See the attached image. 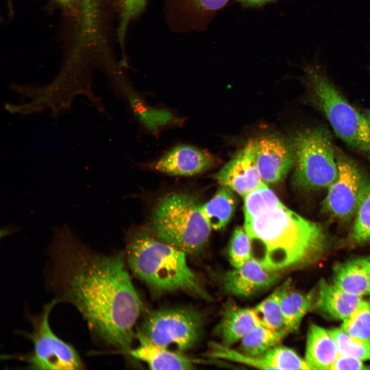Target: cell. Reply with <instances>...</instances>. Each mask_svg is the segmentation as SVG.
<instances>
[{"label":"cell","mask_w":370,"mask_h":370,"mask_svg":"<svg viewBox=\"0 0 370 370\" xmlns=\"http://www.w3.org/2000/svg\"><path fill=\"white\" fill-rule=\"evenodd\" d=\"M236 206V199L233 191L221 186L208 201L201 205L200 210L211 229L219 230L228 224Z\"/></svg>","instance_id":"cell-21"},{"label":"cell","mask_w":370,"mask_h":370,"mask_svg":"<svg viewBox=\"0 0 370 370\" xmlns=\"http://www.w3.org/2000/svg\"><path fill=\"white\" fill-rule=\"evenodd\" d=\"M341 328L349 336L370 342V303L362 300L352 314L343 321Z\"/></svg>","instance_id":"cell-26"},{"label":"cell","mask_w":370,"mask_h":370,"mask_svg":"<svg viewBox=\"0 0 370 370\" xmlns=\"http://www.w3.org/2000/svg\"><path fill=\"white\" fill-rule=\"evenodd\" d=\"M317 288L313 304L334 319L343 321L347 319L362 301L361 297L346 292L324 279L320 280Z\"/></svg>","instance_id":"cell-16"},{"label":"cell","mask_w":370,"mask_h":370,"mask_svg":"<svg viewBox=\"0 0 370 370\" xmlns=\"http://www.w3.org/2000/svg\"><path fill=\"white\" fill-rule=\"evenodd\" d=\"M230 0H187L194 10L201 14H210L223 8Z\"/></svg>","instance_id":"cell-30"},{"label":"cell","mask_w":370,"mask_h":370,"mask_svg":"<svg viewBox=\"0 0 370 370\" xmlns=\"http://www.w3.org/2000/svg\"><path fill=\"white\" fill-rule=\"evenodd\" d=\"M49 263L45 281L53 299L76 308L94 339L127 353L143 306L124 254L104 255L61 246L52 250Z\"/></svg>","instance_id":"cell-1"},{"label":"cell","mask_w":370,"mask_h":370,"mask_svg":"<svg viewBox=\"0 0 370 370\" xmlns=\"http://www.w3.org/2000/svg\"><path fill=\"white\" fill-rule=\"evenodd\" d=\"M254 309L240 307L233 302H227L222 312L216 333L222 344L230 347L236 343L251 329L262 324Z\"/></svg>","instance_id":"cell-14"},{"label":"cell","mask_w":370,"mask_h":370,"mask_svg":"<svg viewBox=\"0 0 370 370\" xmlns=\"http://www.w3.org/2000/svg\"><path fill=\"white\" fill-rule=\"evenodd\" d=\"M367 294L370 295V279L369 281L368 288L367 291Z\"/></svg>","instance_id":"cell-35"},{"label":"cell","mask_w":370,"mask_h":370,"mask_svg":"<svg viewBox=\"0 0 370 370\" xmlns=\"http://www.w3.org/2000/svg\"><path fill=\"white\" fill-rule=\"evenodd\" d=\"M228 253L230 263L234 268L242 266L252 257L250 242L244 228L237 227L235 229Z\"/></svg>","instance_id":"cell-28"},{"label":"cell","mask_w":370,"mask_h":370,"mask_svg":"<svg viewBox=\"0 0 370 370\" xmlns=\"http://www.w3.org/2000/svg\"><path fill=\"white\" fill-rule=\"evenodd\" d=\"M243 7L246 8L258 7L276 0H237Z\"/></svg>","instance_id":"cell-32"},{"label":"cell","mask_w":370,"mask_h":370,"mask_svg":"<svg viewBox=\"0 0 370 370\" xmlns=\"http://www.w3.org/2000/svg\"><path fill=\"white\" fill-rule=\"evenodd\" d=\"M254 156L263 181L274 183L282 181L295 164L291 141L276 135L254 140Z\"/></svg>","instance_id":"cell-10"},{"label":"cell","mask_w":370,"mask_h":370,"mask_svg":"<svg viewBox=\"0 0 370 370\" xmlns=\"http://www.w3.org/2000/svg\"><path fill=\"white\" fill-rule=\"evenodd\" d=\"M288 333L286 329L275 330L262 324L258 325L240 340L241 351L252 357L261 356L279 345Z\"/></svg>","instance_id":"cell-22"},{"label":"cell","mask_w":370,"mask_h":370,"mask_svg":"<svg viewBox=\"0 0 370 370\" xmlns=\"http://www.w3.org/2000/svg\"><path fill=\"white\" fill-rule=\"evenodd\" d=\"M58 303L54 300L46 304L39 314L30 317L32 330L23 334L33 345L29 354L14 357L26 363L32 369L78 370L85 365L72 345L58 337L52 330L49 318Z\"/></svg>","instance_id":"cell-7"},{"label":"cell","mask_w":370,"mask_h":370,"mask_svg":"<svg viewBox=\"0 0 370 370\" xmlns=\"http://www.w3.org/2000/svg\"><path fill=\"white\" fill-rule=\"evenodd\" d=\"M328 331L337 344L339 354L362 361L370 360V342L353 337L341 328Z\"/></svg>","instance_id":"cell-27"},{"label":"cell","mask_w":370,"mask_h":370,"mask_svg":"<svg viewBox=\"0 0 370 370\" xmlns=\"http://www.w3.org/2000/svg\"><path fill=\"white\" fill-rule=\"evenodd\" d=\"M128 265L157 293L183 291L206 300L210 296L189 266L186 253L141 230L134 235L127 249Z\"/></svg>","instance_id":"cell-3"},{"label":"cell","mask_w":370,"mask_h":370,"mask_svg":"<svg viewBox=\"0 0 370 370\" xmlns=\"http://www.w3.org/2000/svg\"><path fill=\"white\" fill-rule=\"evenodd\" d=\"M370 279V256L337 263L333 268L334 284L343 291L359 297L367 294Z\"/></svg>","instance_id":"cell-17"},{"label":"cell","mask_w":370,"mask_h":370,"mask_svg":"<svg viewBox=\"0 0 370 370\" xmlns=\"http://www.w3.org/2000/svg\"><path fill=\"white\" fill-rule=\"evenodd\" d=\"M338 173L327 189L322 202L323 213L341 222L353 220L370 191V177L357 162L336 147Z\"/></svg>","instance_id":"cell-8"},{"label":"cell","mask_w":370,"mask_h":370,"mask_svg":"<svg viewBox=\"0 0 370 370\" xmlns=\"http://www.w3.org/2000/svg\"><path fill=\"white\" fill-rule=\"evenodd\" d=\"M366 118L370 126V108L367 112Z\"/></svg>","instance_id":"cell-34"},{"label":"cell","mask_w":370,"mask_h":370,"mask_svg":"<svg viewBox=\"0 0 370 370\" xmlns=\"http://www.w3.org/2000/svg\"><path fill=\"white\" fill-rule=\"evenodd\" d=\"M212 177L243 196L263 184L255 160L254 140L248 142Z\"/></svg>","instance_id":"cell-11"},{"label":"cell","mask_w":370,"mask_h":370,"mask_svg":"<svg viewBox=\"0 0 370 370\" xmlns=\"http://www.w3.org/2000/svg\"><path fill=\"white\" fill-rule=\"evenodd\" d=\"M368 302H369V303H370V300H369V301Z\"/></svg>","instance_id":"cell-36"},{"label":"cell","mask_w":370,"mask_h":370,"mask_svg":"<svg viewBox=\"0 0 370 370\" xmlns=\"http://www.w3.org/2000/svg\"><path fill=\"white\" fill-rule=\"evenodd\" d=\"M290 141L295 155L296 185L307 191L327 189L338 173L336 146L328 128L320 126L300 130Z\"/></svg>","instance_id":"cell-6"},{"label":"cell","mask_w":370,"mask_h":370,"mask_svg":"<svg viewBox=\"0 0 370 370\" xmlns=\"http://www.w3.org/2000/svg\"><path fill=\"white\" fill-rule=\"evenodd\" d=\"M200 207L192 194L176 192L164 195L153 209L150 232L186 254H197L205 246L211 230Z\"/></svg>","instance_id":"cell-4"},{"label":"cell","mask_w":370,"mask_h":370,"mask_svg":"<svg viewBox=\"0 0 370 370\" xmlns=\"http://www.w3.org/2000/svg\"><path fill=\"white\" fill-rule=\"evenodd\" d=\"M284 286V283L253 308L262 324L275 330L286 329L280 306V294Z\"/></svg>","instance_id":"cell-24"},{"label":"cell","mask_w":370,"mask_h":370,"mask_svg":"<svg viewBox=\"0 0 370 370\" xmlns=\"http://www.w3.org/2000/svg\"><path fill=\"white\" fill-rule=\"evenodd\" d=\"M330 369H370V367L365 365L363 361L359 359L339 354Z\"/></svg>","instance_id":"cell-31"},{"label":"cell","mask_w":370,"mask_h":370,"mask_svg":"<svg viewBox=\"0 0 370 370\" xmlns=\"http://www.w3.org/2000/svg\"><path fill=\"white\" fill-rule=\"evenodd\" d=\"M131 108L139 122L148 131L157 135L165 128L180 126L183 119L172 111L164 108H155L147 105L140 97L126 90Z\"/></svg>","instance_id":"cell-19"},{"label":"cell","mask_w":370,"mask_h":370,"mask_svg":"<svg viewBox=\"0 0 370 370\" xmlns=\"http://www.w3.org/2000/svg\"><path fill=\"white\" fill-rule=\"evenodd\" d=\"M370 242V191L362 201L347 237L350 247H357Z\"/></svg>","instance_id":"cell-25"},{"label":"cell","mask_w":370,"mask_h":370,"mask_svg":"<svg viewBox=\"0 0 370 370\" xmlns=\"http://www.w3.org/2000/svg\"><path fill=\"white\" fill-rule=\"evenodd\" d=\"M339 355L337 344L328 331L310 324L304 359L310 369H330Z\"/></svg>","instance_id":"cell-18"},{"label":"cell","mask_w":370,"mask_h":370,"mask_svg":"<svg viewBox=\"0 0 370 370\" xmlns=\"http://www.w3.org/2000/svg\"><path fill=\"white\" fill-rule=\"evenodd\" d=\"M266 369H310L292 349L277 345L260 356Z\"/></svg>","instance_id":"cell-23"},{"label":"cell","mask_w":370,"mask_h":370,"mask_svg":"<svg viewBox=\"0 0 370 370\" xmlns=\"http://www.w3.org/2000/svg\"><path fill=\"white\" fill-rule=\"evenodd\" d=\"M243 209L251 256L269 270L311 265L332 243L323 225L288 209L265 183L244 196Z\"/></svg>","instance_id":"cell-2"},{"label":"cell","mask_w":370,"mask_h":370,"mask_svg":"<svg viewBox=\"0 0 370 370\" xmlns=\"http://www.w3.org/2000/svg\"><path fill=\"white\" fill-rule=\"evenodd\" d=\"M311 103L325 117L335 134L370 161V126L326 74L317 67L305 69Z\"/></svg>","instance_id":"cell-5"},{"label":"cell","mask_w":370,"mask_h":370,"mask_svg":"<svg viewBox=\"0 0 370 370\" xmlns=\"http://www.w3.org/2000/svg\"><path fill=\"white\" fill-rule=\"evenodd\" d=\"M213 155L197 146L179 144L152 163L156 171L172 176H194L207 171L214 164Z\"/></svg>","instance_id":"cell-12"},{"label":"cell","mask_w":370,"mask_h":370,"mask_svg":"<svg viewBox=\"0 0 370 370\" xmlns=\"http://www.w3.org/2000/svg\"><path fill=\"white\" fill-rule=\"evenodd\" d=\"M63 7H69L72 4L75 0H55Z\"/></svg>","instance_id":"cell-33"},{"label":"cell","mask_w":370,"mask_h":370,"mask_svg":"<svg viewBox=\"0 0 370 370\" xmlns=\"http://www.w3.org/2000/svg\"><path fill=\"white\" fill-rule=\"evenodd\" d=\"M202 326L200 313L192 308L163 309L151 312L138 333L157 345L181 351L196 344Z\"/></svg>","instance_id":"cell-9"},{"label":"cell","mask_w":370,"mask_h":370,"mask_svg":"<svg viewBox=\"0 0 370 370\" xmlns=\"http://www.w3.org/2000/svg\"><path fill=\"white\" fill-rule=\"evenodd\" d=\"M139 345L128 351L132 357L146 363L153 369H191L194 362L189 357L157 345L138 332Z\"/></svg>","instance_id":"cell-15"},{"label":"cell","mask_w":370,"mask_h":370,"mask_svg":"<svg viewBox=\"0 0 370 370\" xmlns=\"http://www.w3.org/2000/svg\"><path fill=\"white\" fill-rule=\"evenodd\" d=\"M147 0H117L119 10L118 37L121 46L124 45L129 24L144 10Z\"/></svg>","instance_id":"cell-29"},{"label":"cell","mask_w":370,"mask_h":370,"mask_svg":"<svg viewBox=\"0 0 370 370\" xmlns=\"http://www.w3.org/2000/svg\"><path fill=\"white\" fill-rule=\"evenodd\" d=\"M281 276L279 272L268 269L251 257L242 266L226 272L222 283L230 294L247 297L272 287Z\"/></svg>","instance_id":"cell-13"},{"label":"cell","mask_w":370,"mask_h":370,"mask_svg":"<svg viewBox=\"0 0 370 370\" xmlns=\"http://www.w3.org/2000/svg\"><path fill=\"white\" fill-rule=\"evenodd\" d=\"M290 281L284 282L280 294V306L285 327L289 333L296 332L305 314L312 308L314 292L303 293L289 288Z\"/></svg>","instance_id":"cell-20"}]
</instances>
